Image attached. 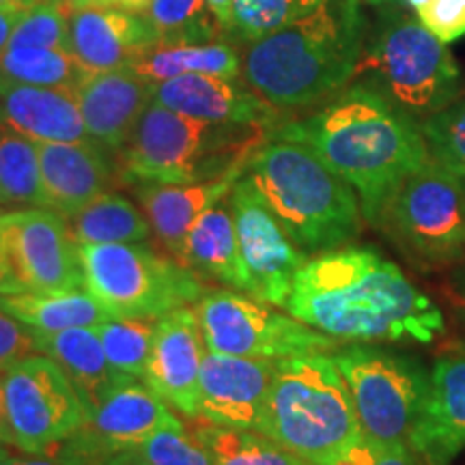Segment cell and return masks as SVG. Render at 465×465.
I'll return each mask as SVG.
<instances>
[{"mask_svg": "<svg viewBox=\"0 0 465 465\" xmlns=\"http://www.w3.org/2000/svg\"><path fill=\"white\" fill-rule=\"evenodd\" d=\"M405 3H407V7H410V9L418 11L420 7H424V5H427L429 0H405Z\"/></svg>", "mask_w": 465, "mask_h": 465, "instance_id": "816d5d0a", "label": "cell"}, {"mask_svg": "<svg viewBox=\"0 0 465 465\" xmlns=\"http://www.w3.org/2000/svg\"><path fill=\"white\" fill-rule=\"evenodd\" d=\"M0 199L11 207H45L37 143L0 121Z\"/></svg>", "mask_w": 465, "mask_h": 465, "instance_id": "4dcf8cb0", "label": "cell"}, {"mask_svg": "<svg viewBox=\"0 0 465 465\" xmlns=\"http://www.w3.org/2000/svg\"><path fill=\"white\" fill-rule=\"evenodd\" d=\"M345 377L364 438L411 446L429 394V371L416 358L369 345L332 353Z\"/></svg>", "mask_w": 465, "mask_h": 465, "instance_id": "30bf717a", "label": "cell"}, {"mask_svg": "<svg viewBox=\"0 0 465 465\" xmlns=\"http://www.w3.org/2000/svg\"><path fill=\"white\" fill-rule=\"evenodd\" d=\"M45 207L63 218L106 194L113 183L104 149L97 143H37Z\"/></svg>", "mask_w": 465, "mask_h": 465, "instance_id": "7402d4cb", "label": "cell"}, {"mask_svg": "<svg viewBox=\"0 0 465 465\" xmlns=\"http://www.w3.org/2000/svg\"><path fill=\"white\" fill-rule=\"evenodd\" d=\"M380 229L422 267L449 265L465 254V185L457 171L429 160L401 183Z\"/></svg>", "mask_w": 465, "mask_h": 465, "instance_id": "9c48e42d", "label": "cell"}, {"mask_svg": "<svg viewBox=\"0 0 465 465\" xmlns=\"http://www.w3.org/2000/svg\"><path fill=\"white\" fill-rule=\"evenodd\" d=\"M102 465H144V463L134 450H124V452H116V455L106 459Z\"/></svg>", "mask_w": 465, "mask_h": 465, "instance_id": "7dc6e473", "label": "cell"}, {"mask_svg": "<svg viewBox=\"0 0 465 465\" xmlns=\"http://www.w3.org/2000/svg\"><path fill=\"white\" fill-rule=\"evenodd\" d=\"M143 15L158 42L164 44H209L223 28L207 0H151Z\"/></svg>", "mask_w": 465, "mask_h": 465, "instance_id": "d6a6232c", "label": "cell"}, {"mask_svg": "<svg viewBox=\"0 0 465 465\" xmlns=\"http://www.w3.org/2000/svg\"><path fill=\"white\" fill-rule=\"evenodd\" d=\"M229 207L240 242L246 291L250 298L287 311L295 274L308 254L291 242L274 213L263 205L243 174L229 192Z\"/></svg>", "mask_w": 465, "mask_h": 465, "instance_id": "9a60e30c", "label": "cell"}, {"mask_svg": "<svg viewBox=\"0 0 465 465\" xmlns=\"http://www.w3.org/2000/svg\"><path fill=\"white\" fill-rule=\"evenodd\" d=\"M83 74V67L67 50L9 45L0 54V78L11 83L74 89Z\"/></svg>", "mask_w": 465, "mask_h": 465, "instance_id": "1f68e13d", "label": "cell"}, {"mask_svg": "<svg viewBox=\"0 0 465 465\" xmlns=\"http://www.w3.org/2000/svg\"><path fill=\"white\" fill-rule=\"evenodd\" d=\"M356 74H371L375 91L418 124L450 106L461 95V72L449 44L440 42L420 20H392L360 56Z\"/></svg>", "mask_w": 465, "mask_h": 465, "instance_id": "ba28073f", "label": "cell"}, {"mask_svg": "<svg viewBox=\"0 0 465 465\" xmlns=\"http://www.w3.org/2000/svg\"><path fill=\"white\" fill-rule=\"evenodd\" d=\"M192 435L209 450L216 465H308L257 429H232L194 422Z\"/></svg>", "mask_w": 465, "mask_h": 465, "instance_id": "f546056e", "label": "cell"}, {"mask_svg": "<svg viewBox=\"0 0 465 465\" xmlns=\"http://www.w3.org/2000/svg\"><path fill=\"white\" fill-rule=\"evenodd\" d=\"M11 446L44 455L84 427L91 411L69 377L48 356H28L3 373Z\"/></svg>", "mask_w": 465, "mask_h": 465, "instance_id": "7c38bea8", "label": "cell"}, {"mask_svg": "<svg viewBox=\"0 0 465 465\" xmlns=\"http://www.w3.org/2000/svg\"><path fill=\"white\" fill-rule=\"evenodd\" d=\"M232 3H235V0H207L213 17H216L218 25L226 28V31L232 28Z\"/></svg>", "mask_w": 465, "mask_h": 465, "instance_id": "f6af8a7d", "label": "cell"}, {"mask_svg": "<svg viewBox=\"0 0 465 465\" xmlns=\"http://www.w3.org/2000/svg\"><path fill=\"white\" fill-rule=\"evenodd\" d=\"M416 15L444 44L457 42L465 35V0H429Z\"/></svg>", "mask_w": 465, "mask_h": 465, "instance_id": "f35d334b", "label": "cell"}, {"mask_svg": "<svg viewBox=\"0 0 465 465\" xmlns=\"http://www.w3.org/2000/svg\"><path fill=\"white\" fill-rule=\"evenodd\" d=\"M168 427H183L164 399L143 380L121 383L108 394L72 438L58 441L44 455L63 465H102L116 452L134 450Z\"/></svg>", "mask_w": 465, "mask_h": 465, "instance_id": "5bb4252c", "label": "cell"}, {"mask_svg": "<svg viewBox=\"0 0 465 465\" xmlns=\"http://www.w3.org/2000/svg\"><path fill=\"white\" fill-rule=\"evenodd\" d=\"M124 0H63V11L74 14L80 9H104V7H121Z\"/></svg>", "mask_w": 465, "mask_h": 465, "instance_id": "ee69618b", "label": "cell"}, {"mask_svg": "<svg viewBox=\"0 0 465 465\" xmlns=\"http://www.w3.org/2000/svg\"><path fill=\"white\" fill-rule=\"evenodd\" d=\"M311 147L356 190L362 216L377 226L401 183L431 160L414 116L373 86H351L306 119L270 132Z\"/></svg>", "mask_w": 465, "mask_h": 465, "instance_id": "7a4b0ae2", "label": "cell"}, {"mask_svg": "<svg viewBox=\"0 0 465 465\" xmlns=\"http://www.w3.org/2000/svg\"><path fill=\"white\" fill-rule=\"evenodd\" d=\"M278 360L205 351L201 366L199 416L232 429H257Z\"/></svg>", "mask_w": 465, "mask_h": 465, "instance_id": "e0dca14e", "label": "cell"}, {"mask_svg": "<svg viewBox=\"0 0 465 465\" xmlns=\"http://www.w3.org/2000/svg\"><path fill=\"white\" fill-rule=\"evenodd\" d=\"M226 196L192 224L182 263L188 265L199 278H212L223 282L224 287L243 293L246 274H243L235 220Z\"/></svg>", "mask_w": 465, "mask_h": 465, "instance_id": "484cf974", "label": "cell"}, {"mask_svg": "<svg viewBox=\"0 0 465 465\" xmlns=\"http://www.w3.org/2000/svg\"><path fill=\"white\" fill-rule=\"evenodd\" d=\"M9 289V272H7V261L3 254V243H0V291Z\"/></svg>", "mask_w": 465, "mask_h": 465, "instance_id": "f907efd6", "label": "cell"}, {"mask_svg": "<svg viewBox=\"0 0 465 465\" xmlns=\"http://www.w3.org/2000/svg\"><path fill=\"white\" fill-rule=\"evenodd\" d=\"M84 289L114 319H160L205 293L201 278L179 259L138 243L80 246Z\"/></svg>", "mask_w": 465, "mask_h": 465, "instance_id": "52a82bcc", "label": "cell"}, {"mask_svg": "<svg viewBox=\"0 0 465 465\" xmlns=\"http://www.w3.org/2000/svg\"><path fill=\"white\" fill-rule=\"evenodd\" d=\"M360 48V0H328L315 14L250 42L242 72L274 108H304L336 95L356 75Z\"/></svg>", "mask_w": 465, "mask_h": 465, "instance_id": "3957f363", "label": "cell"}, {"mask_svg": "<svg viewBox=\"0 0 465 465\" xmlns=\"http://www.w3.org/2000/svg\"><path fill=\"white\" fill-rule=\"evenodd\" d=\"M243 179L308 257L347 246L362 231L356 190L306 144L267 138Z\"/></svg>", "mask_w": 465, "mask_h": 465, "instance_id": "277c9868", "label": "cell"}, {"mask_svg": "<svg viewBox=\"0 0 465 465\" xmlns=\"http://www.w3.org/2000/svg\"><path fill=\"white\" fill-rule=\"evenodd\" d=\"M0 121L35 143H93L72 89L0 78Z\"/></svg>", "mask_w": 465, "mask_h": 465, "instance_id": "603a6c76", "label": "cell"}, {"mask_svg": "<svg viewBox=\"0 0 465 465\" xmlns=\"http://www.w3.org/2000/svg\"><path fill=\"white\" fill-rule=\"evenodd\" d=\"M207 345L194 306H182L158 319L144 383L182 414L199 416L201 366Z\"/></svg>", "mask_w": 465, "mask_h": 465, "instance_id": "2e32d148", "label": "cell"}, {"mask_svg": "<svg viewBox=\"0 0 465 465\" xmlns=\"http://www.w3.org/2000/svg\"><path fill=\"white\" fill-rule=\"evenodd\" d=\"M78 246L91 243H138L149 240L151 224L144 213L125 196H97L89 205L65 218Z\"/></svg>", "mask_w": 465, "mask_h": 465, "instance_id": "f1b7e54d", "label": "cell"}, {"mask_svg": "<svg viewBox=\"0 0 465 465\" xmlns=\"http://www.w3.org/2000/svg\"><path fill=\"white\" fill-rule=\"evenodd\" d=\"M149 3L151 0H124V3H121V9H127V11H132V14L143 15L144 11H147Z\"/></svg>", "mask_w": 465, "mask_h": 465, "instance_id": "681fc988", "label": "cell"}, {"mask_svg": "<svg viewBox=\"0 0 465 465\" xmlns=\"http://www.w3.org/2000/svg\"><path fill=\"white\" fill-rule=\"evenodd\" d=\"M153 44H158V37L141 14L121 7L80 9L69 14L67 50L83 72L127 69Z\"/></svg>", "mask_w": 465, "mask_h": 465, "instance_id": "ffe728a7", "label": "cell"}, {"mask_svg": "<svg viewBox=\"0 0 465 465\" xmlns=\"http://www.w3.org/2000/svg\"><path fill=\"white\" fill-rule=\"evenodd\" d=\"M242 173H231L223 179L188 185H136V199L147 216L151 231L158 235L162 246L174 259H183L185 242L192 224L199 220L209 207H213L229 194Z\"/></svg>", "mask_w": 465, "mask_h": 465, "instance_id": "cb8c5ba5", "label": "cell"}, {"mask_svg": "<svg viewBox=\"0 0 465 465\" xmlns=\"http://www.w3.org/2000/svg\"><path fill=\"white\" fill-rule=\"evenodd\" d=\"M33 353H37L33 330L9 312L0 311V375Z\"/></svg>", "mask_w": 465, "mask_h": 465, "instance_id": "60d3db41", "label": "cell"}, {"mask_svg": "<svg viewBox=\"0 0 465 465\" xmlns=\"http://www.w3.org/2000/svg\"><path fill=\"white\" fill-rule=\"evenodd\" d=\"M134 452L144 465H216L205 446L185 427L162 429Z\"/></svg>", "mask_w": 465, "mask_h": 465, "instance_id": "8d00e7d4", "label": "cell"}, {"mask_svg": "<svg viewBox=\"0 0 465 465\" xmlns=\"http://www.w3.org/2000/svg\"><path fill=\"white\" fill-rule=\"evenodd\" d=\"M369 5H373V7H386V5H394L397 0H366Z\"/></svg>", "mask_w": 465, "mask_h": 465, "instance_id": "f5cc1de1", "label": "cell"}, {"mask_svg": "<svg viewBox=\"0 0 465 465\" xmlns=\"http://www.w3.org/2000/svg\"><path fill=\"white\" fill-rule=\"evenodd\" d=\"M37 5H58V7H63V0H35Z\"/></svg>", "mask_w": 465, "mask_h": 465, "instance_id": "db71d44e", "label": "cell"}, {"mask_svg": "<svg viewBox=\"0 0 465 465\" xmlns=\"http://www.w3.org/2000/svg\"><path fill=\"white\" fill-rule=\"evenodd\" d=\"M0 311L26 323L35 332L97 328L114 319L86 289L0 291Z\"/></svg>", "mask_w": 465, "mask_h": 465, "instance_id": "4316f807", "label": "cell"}, {"mask_svg": "<svg viewBox=\"0 0 465 465\" xmlns=\"http://www.w3.org/2000/svg\"><path fill=\"white\" fill-rule=\"evenodd\" d=\"M463 304H465V300H463Z\"/></svg>", "mask_w": 465, "mask_h": 465, "instance_id": "6f0895ef", "label": "cell"}, {"mask_svg": "<svg viewBox=\"0 0 465 465\" xmlns=\"http://www.w3.org/2000/svg\"><path fill=\"white\" fill-rule=\"evenodd\" d=\"M257 431L308 465L339 463L362 440V429L334 358L278 360Z\"/></svg>", "mask_w": 465, "mask_h": 465, "instance_id": "8992f818", "label": "cell"}, {"mask_svg": "<svg viewBox=\"0 0 465 465\" xmlns=\"http://www.w3.org/2000/svg\"><path fill=\"white\" fill-rule=\"evenodd\" d=\"M7 291L84 289V265L67 220L48 207L0 212Z\"/></svg>", "mask_w": 465, "mask_h": 465, "instance_id": "4fadbf2b", "label": "cell"}, {"mask_svg": "<svg viewBox=\"0 0 465 465\" xmlns=\"http://www.w3.org/2000/svg\"><path fill=\"white\" fill-rule=\"evenodd\" d=\"M452 171L459 173V177H461V182H463V185H465V166H461V168H452Z\"/></svg>", "mask_w": 465, "mask_h": 465, "instance_id": "11a10c76", "label": "cell"}, {"mask_svg": "<svg viewBox=\"0 0 465 465\" xmlns=\"http://www.w3.org/2000/svg\"><path fill=\"white\" fill-rule=\"evenodd\" d=\"M67 39L69 15L63 7H58V5H35L20 15L9 45L67 50Z\"/></svg>", "mask_w": 465, "mask_h": 465, "instance_id": "74e56055", "label": "cell"}, {"mask_svg": "<svg viewBox=\"0 0 465 465\" xmlns=\"http://www.w3.org/2000/svg\"><path fill=\"white\" fill-rule=\"evenodd\" d=\"M35 332V330H33ZM37 351L54 360L69 377L89 411L95 410L121 383L136 380L108 362L95 328H72L63 332H35Z\"/></svg>", "mask_w": 465, "mask_h": 465, "instance_id": "d4e9b609", "label": "cell"}, {"mask_svg": "<svg viewBox=\"0 0 465 465\" xmlns=\"http://www.w3.org/2000/svg\"><path fill=\"white\" fill-rule=\"evenodd\" d=\"M35 0H0V7L3 9H14V11H28L35 7Z\"/></svg>", "mask_w": 465, "mask_h": 465, "instance_id": "c3c4849f", "label": "cell"}, {"mask_svg": "<svg viewBox=\"0 0 465 465\" xmlns=\"http://www.w3.org/2000/svg\"><path fill=\"white\" fill-rule=\"evenodd\" d=\"M209 351L226 356L282 360L339 349L328 336L300 319L272 311L270 304L248 298L242 291L212 289L194 304Z\"/></svg>", "mask_w": 465, "mask_h": 465, "instance_id": "8fae6325", "label": "cell"}, {"mask_svg": "<svg viewBox=\"0 0 465 465\" xmlns=\"http://www.w3.org/2000/svg\"><path fill=\"white\" fill-rule=\"evenodd\" d=\"M420 127L431 160L449 168L465 166V100L452 102Z\"/></svg>", "mask_w": 465, "mask_h": 465, "instance_id": "d590c367", "label": "cell"}, {"mask_svg": "<svg viewBox=\"0 0 465 465\" xmlns=\"http://www.w3.org/2000/svg\"><path fill=\"white\" fill-rule=\"evenodd\" d=\"M11 444L7 411H5V392H3V375H0V449Z\"/></svg>", "mask_w": 465, "mask_h": 465, "instance_id": "bcb514c9", "label": "cell"}, {"mask_svg": "<svg viewBox=\"0 0 465 465\" xmlns=\"http://www.w3.org/2000/svg\"><path fill=\"white\" fill-rule=\"evenodd\" d=\"M22 14H25V11H14V9L0 7V54L9 48L11 35H14Z\"/></svg>", "mask_w": 465, "mask_h": 465, "instance_id": "7bdbcfd3", "label": "cell"}, {"mask_svg": "<svg viewBox=\"0 0 465 465\" xmlns=\"http://www.w3.org/2000/svg\"><path fill=\"white\" fill-rule=\"evenodd\" d=\"M334 465H429L407 444H380L364 438Z\"/></svg>", "mask_w": 465, "mask_h": 465, "instance_id": "ab89813d", "label": "cell"}, {"mask_svg": "<svg viewBox=\"0 0 465 465\" xmlns=\"http://www.w3.org/2000/svg\"><path fill=\"white\" fill-rule=\"evenodd\" d=\"M127 69L143 75L144 80L153 84L188 74H212L237 80L242 74V58L235 48L223 42H158L144 50Z\"/></svg>", "mask_w": 465, "mask_h": 465, "instance_id": "83f0119b", "label": "cell"}, {"mask_svg": "<svg viewBox=\"0 0 465 465\" xmlns=\"http://www.w3.org/2000/svg\"><path fill=\"white\" fill-rule=\"evenodd\" d=\"M267 138L265 127L207 124L151 102L119 151L116 174L125 185L213 182L246 171Z\"/></svg>", "mask_w": 465, "mask_h": 465, "instance_id": "5b68a950", "label": "cell"}, {"mask_svg": "<svg viewBox=\"0 0 465 465\" xmlns=\"http://www.w3.org/2000/svg\"><path fill=\"white\" fill-rule=\"evenodd\" d=\"M0 205H3V199H0Z\"/></svg>", "mask_w": 465, "mask_h": 465, "instance_id": "9f6ffc18", "label": "cell"}, {"mask_svg": "<svg viewBox=\"0 0 465 465\" xmlns=\"http://www.w3.org/2000/svg\"><path fill=\"white\" fill-rule=\"evenodd\" d=\"M158 319H110L97 325L108 362L119 373L144 381Z\"/></svg>", "mask_w": 465, "mask_h": 465, "instance_id": "836d02e7", "label": "cell"}, {"mask_svg": "<svg viewBox=\"0 0 465 465\" xmlns=\"http://www.w3.org/2000/svg\"><path fill=\"white\" fill-rule=\"evenodd\" d=\"M153 102L207 124L252 125L272 132L278 108L257 91L231 78L212 74H188L155 84Z\"/></svg>", "mask_w": 465, "mask_h": 465, "instance_id": "d6986e66", "label": "cell"}, {"mask_svg": "<svg viewBox=\"0 0 465 465\" xmlns=\"http://www.w3.org/2000/svg\"><path fill=\"white\" fill-rule=\"evenodd\" d=\"M411 449L429 465H450L465 450V349H449L433 362Z\"/></svg>", "mask_w": 465, "mask_h": 465, "instance_id": "44dd1931", "label": "cell"}, {"mask_svg": "<svg viewBox=\"0 0 465 465\" xmlns=\"http://www.w3.org/2000/svg\"><path fill=\"white\" fill-rule=\"evenodd\" d=\"M287 312L339 341L427 345L446 330L435 302L397 263L356 246L308 257L295 274Z\"/></svg>", "mask_w": 465, "mask_h": 465, "instance_id": "6da1fadb", "label": "cell"}, {"mask_svg": "<svg viewBox=\"0 0 465 465\" xmlns=\"http://www.w3.org/2000/svg\"><path fill=\"white\" fill-rule=\"evenodd\" d=\"M325 3L328 0H235L232 28L243 39L254 42L315 14Z\"/></svg>", "mask_w": 465, "mask_h": 465, "instance_id": "e575fe53", "label": "cell"}, {"mask_svg": "<svg viewBox=\"0 0 465 465\" xmlns=\"http://www.w3.org/2000/svg\"><path fill=\"white\" fill-rule=\"evenodd\" d=\"M72 91L91 141L116 153L130 141L134 127L155 97V84L132 69L84 72Z\"/></svg>", "mask_w": 465, "mask_h": 465, "instance_id": "ac0fdd59", "label": "cell"}, {"mask_svg": "<svg viewBox=\"0 0 465 465\" xmlns=\"http://www.w3.org/2000/svg\"><path fill=\"white\" fill-rule=\"evenodd\" d=\"M0 465H63L58 463L56 459L48 455H31V452H25V455H14L7 449H0Z\"/></svg>", "mask_w": 465, "mask_h": 465, "instance_id": "b9f144b4", "label": "cell"}]
</instances>
